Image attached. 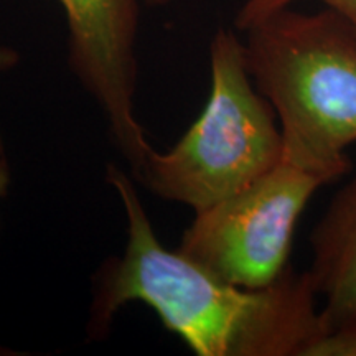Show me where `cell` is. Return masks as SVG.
I'll return each instance as SVG.
<instances>
[{"label":"cell","instance_id":"1","mask_svg":"<svg viewBox=\"0 0 356 356\" xmlns=\"http://www.w3.org/2000/svg\"><path fill=\"white\" fill-rule=\"evenodd\" d=\"M106 181L126 215V244L97 273L89 335H106L132 302L150 307L198 356H307L328 332L309 270L289 267L261 289L233 286L160 243L132 175L111 163Z\"/></svg>","mask_w":356,"mask_h":356},{"label":"cell","instance_id":"2","mask_svg":"<svg viewBox=\"0 0 356 356\" xmlns=\"http://www.w3.org/2000/svg\"><path fill=\"white\" fill-rule=\"evenodd\" d=\"M249 74L273 106L284 160L327 184L351 170L356 144V29L330 8H284L246 30Z\"/></svg>","mask_w":356,"mask_h":356},{"label":"cell","instance_id":"3","mask_svg":"<svg viewBox=\"0 0 356 356\" xmlns=\"http://www.w3.org/2000/svg\"><path fill=\"white\" fill-rule=\"evenodd\" d=\"M211 89L198 119L165 152L152 149L132 178L195 213L238 193L284 160L270 102L249 74L244 42L220 29L210 43Z\"/></svg>","mask_w":356,"mask_h":356},{"label":"cell","instance_id":"4","mask_svg":"<svg viewBox=\"0 0 356 356\" xmlns=\"http://www.w3.org/2000/svg\"><path fill=\"white\" fill-rule=\"evenodd\" d=\"M325 185L282 160L246 188L195 213L177 249L233 286H270L291 267L297 222Z\"/></svg>","mask_w":356,"mask_h":356},{"label":"cell","instance_id":"5","mask_svg":"<svg viewBox=\"0 0 356 356\" xmlns=\"http://www.w3.org/2000/svg\"><path fill=\"white\" fill-rule=\"evenodd\" d=\"M68 25V63L108 121L136 175L154 149L136 118L137 33L144 0H56Z\"/></svg>","mask_w":356,"mask_h":356},{"label":"cell","instance_id":"6","mask_svg":"<svg viewBox=\"0 0 356 356\" xmlns=\"http://www.w3.org/2000/svg\"><path fill=\"white\" fill-rule=\"evenodd\" d=\"M309 275L327 330L356 325V177L333 195L310 234Z\"/></svg>","mask_w":356,"mask_h":356},{"label":"cell","instance_id":"7","mask_svg":"<svg viewBox=\"0 0 356 356\" xmlns=\"http://www.w3.org/2000/svg\"><path fill=\"white\" fill-rule=\"evenodd\" d=\"M296 2L297 0H246L236 13L234 26L239 32H246L273 13L284 10ZM318 2L343 17L356 29V0H318Z\"/></svg>","mask_w":356,"mask_h":356},{"label":"cell","instance_id":"8","mask_svg":"<svg viewBox=\"0 0 356 356\" xmlns=\"http://www.w3.org/2000/svg\"><path fill=\"white\" fill-rule=\"evenodd\" d=\"M307 356H356V325L325 332Z\"/></svg>","mask_w":356,"mask_h":356},{"label":"cell","instance_id":"9","mask_svg":"<svg viewBox=\"0 0 356 356\" xmlns=\"http://www.w3.org/2000/svg\"><path fill=\"white\" fill-rule=\"evenodd\" d=\"M10 185H12V168H10V163H8L3 137L2 134H0V200L7 197L8 190H10Z\"/></svg>","mask_w":356,"mask_h":356},{"label":"cell","instance_id":"10","mask_svg":"<svg viewBox=\"0 0 356 356\" xmlns=\"http://www.w3.org/2000/svg\"><path fill=\"white\" fill-rule=\"evenodd\" d=\"M19 63H20L19 51H15L10 47H3V44H0V73L12 71Z\"/></svg>","mask_w":356,"mask_h":356},{"label":"cell","instance_id":"11","mask_svg":"<svg viewBox=\"0 0 356 356\" xmlns=\"http://www.w3.org/2000/svg\"><path fill=\"white\" fill-rule=\"evenodd\" d=\"M20 355H24V353H20V351H17V350L8 348V346L0 345V356H20Z\"/></svg>","mask_w":356,"mask_h":356},{"label":"cell","instance_id":"12","mask_svg":"<svg viewBox=\"0 0 356 356\" xmlns=\"http://www.w3.org/2000/svg\"><path fill=\"white\" fill-rule=\"evenodd\" d=\"M172 0H144V6L149 7H163L167 3H170Z\"/></svg>","mask_w":356,"mask_h":356}]
</instances>
